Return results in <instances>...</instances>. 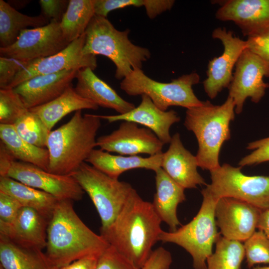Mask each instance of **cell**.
Returning a JSON list of instances; mask_svg holds the SVG:
<instances>
[{
	"label": "cell",
	"instance_id": "cell-39",
	"mask_svg": "<svg viewBox=\"0 0 269 269\" xmlns=\"http://www.w3.org/2000/svg\"><path fill=\"white\" fill-rule=\"evenodd\" d=\"M22 207L16 199L0 191V223L8 224L13 222Z\"/></svg>",
	"mask_w": 269,
	"mask_h": 269
},
{
	"label": "cell",
	"instance_id": "cell-47",
	"mask_svg": "<svg viewBox=\"0 0 269 269\" xmlns=\"http://www.w3.org/2000/svg\"><path fill=\"white\" fill-rule=\"evenodd\" d=\"M253 269H269V266H266V267H258L256 268H254Z\"/></svg>",
	"mask_w": 269,
	"mask_h": 269
},
{
	"label": "cell",
	"instance_id": "cell-42",
	"mask_svg": "<svg viewBox=\"0 0 269 269\" xmlns=\"http://www.w3.org/2000/svg\"><path fill=\"white\" fill-rule=\"evenodd\" d=\"M172 262L170 253L162 247L152 251L141 269H169Z\"/></svg>",
	"mask_w": 269,
	"mask_h": 269
},
{
	"label": "cell",
	"instance_id": "cell-26",
	"mask_svg": "<svg viewBox=\"0 0 269 269\" xmlns=\"http://www.w3.org/2000/svg\"><path fill=\"white\" fill-rule=\"evenodd\" d=\"M0 191L16 199L22 207L36 210L49 221L59 200L47 192L6 176H0Z\"/></svg>",
	"mask_w": 269,
	"mask_h": 269
},
{
	"label": "cell",
	"instance_id": "cell-20",
	"mask_svg": "<svg viewBox=\"0 0 269 269\" xmlns=\"http://www.w3.org/2000/svg\"><path fill=\"white\" fill-rule=\"evenodd\" d=\"M78 70L39 75L13 88L28 109L47 103L61 95L76 78Z\"/></svg>",
	"mask_w": 269,
	"mask_h": 269
},
{
	"label": "cell",
	"instance_id": "cell-44",
	"mask_svg": "<svg viewBox=\"0 0 269 269\" xmlns=\"http://www.w3.org/2000/svg\"><path fill=\"white\" fill-rule=\"evenodd\" d=\"M100 256H89L76 260L67 265L52 269H95Z\"/></svg>",
	"mask_w": 269,
	"mask_h": 269
},
{
	"label": "cell",
	"instance_id": "cell-24",
	"mask_svg": "<svg viewBox=\"0 0 269 269\" xmlns=\"http://www.w3.org/2000/svg\"><path fill=\"white\" fill-rule=\"evenodd\" d=\"M162 153L143 157L114 155L101 149H94L86 162L108 176L118 179L123 173L133 169L144 168L155 171L161 167Z\"/></svg>",
	"mask_w": 269,
	"mask_h": 269
},
{
	"label": "cell",
	"instance_id": "cell-30",
	"mask_svg": "<svg viewBox=\"0 0 269 269\" xmlns=\"http://www.w3.org/2000/svg\"><path fill=\"white\" fill-rule=\"evenodd\" d=\"M95 15L94 0H70L61 22L60 28L69 43L85 32Z\"/></svg>",
	"mask_w": 269,
	"mask_h": 269
},
{
	"label": "cell",
	"instance_id": "cell-35",
	"mask_svg": "<svg viewBox=\"0 0 269 269\" xmlns=\"http://www.w3.org/2000/svg\"><path fill=\"white\" fill-rule=\"evenodd\" d=\"M95 269H139L110 245L100 255Z\"/></svg>",
	"mask_w": 269,
	"mask_h": 269
},
{
	"label": "cell",
	"instance_id": "cell-18",
	"mask_svg": "<svg viewBox=\"0 0 269 269\" xmlns=\"http://www.w3.org/2000/svg\"><path fill=\"white\" fill-rule=\"evenodd\" d=\"M49 221L36 210L22 207L13 222L0 223V235L20 247L42 251L46 246Z\"/></svg>",
	"mask_w": 269,
	"mask_h": 269
},
{
	"label": "cell",
	"instance_id": "cell-23",
	"mask_svg": "<svg viewBox=\"0 0 269 269\" xmlns=\"http://www.w3.org/2000/svg\"><path fill=\"white\" fill-rule=\"evenodd\" d=\"M156 192L151 203L162 222L174 231L181 225L177 215L178 205L185 200L184 188L173 181L161 168L155 171Z\"/></svg>",
	"mask_w": 269,
	"mask_h": 269
},
{
	"label": "cell",
	"instance_id": "cell-7",
	"mask_svg": "<svg viewBox=\"0 0 269 269\" xmlns=\"http://www.w3.org/2000/svg\"><path fill=\"white\" fill-rule=\"evenodd\" d=\"M200 76L196 72L184 74L168 83L156 81L136 69L120 83V88L130 96L146 95L160 110L171 106L189 109L201 105L203 101L195 95L192 86L198 84Z\"/></svg>",
	"mask_w": 269,
	"mask_h": 269
},
{
	"label": "cell",
	"instance_id": "cell-15",
	"mask_svg": "<svg viewBox=\"0 0 269 269\" xmlns=\"http://www.w3.org/2000/svg\"><path fill=\"white\" fill-rule=\"evenodd\" d=\"M212 36L220 40L224 47L222 54L209 61L207 78L203 82L205 92L213 99L224 88L229 87L233 78V68L247 48V42L225 28L215 29Z\"/></svg>",
	"mask_w": 269,
	"mask_h": 269
},
{
	"label": "cell",
	"instance_id": "cell-45",
	"mask_svg": "<svg viewBox=\"0 0 269 269\" xmlns=\"http://www.w3.org/2000/svg\"><path fill=\"white\" fill-rule=\"evenodd\" d=\"M16 160L2 142H0V176H5L12 163Z\"/></svg>",
	"mask_w": 269,
	"mask_h": 269
},
{
	"label": "cell",
	"instance_id": "cell-32",
	"mask_svg": "<svg viewBox=\"0 0 269 269\" xmlns=\"http://www.w3.org/2000/svg\"><path fill=\"white\" fill-rule=\"evenodd\" d=\"M18 135L28 142L41 148H46L49 130L42 120L28 109L13 125Z\"/></svg>",
	"mask_w": 269,
	"mask_h": 269
},
{
	"label": "cell",
	"instance_id": "cell-5",
	"mask_svg": "<svg viewBox=\"0 0 269 269\" xmlns=\"http://www.w3.org/2000/svg\"><path fill=\"white\" fill-rule=\"evenodd\" d=\"M129 29H117L107 18L95 15L85 32L82 50L85 55H101L110 59L116 67L115 77L123 79L134 70L141 69L150 57L146 48L133 44L129 39Z\"/></svg>",
	"mask_w": 269,
	"mask_h": 269
},
{
	"label": "cell",
	"instance_id": "cell-48",
	"mask_svg": "<svg viewBox=\"0 0 269 269\" xmlns=\"http://www.w3.org/2000/svg\"><path fill=\"white\" fill-rule=\"evenodd\" d=\"M0 269H4L0 265Z\"/></svg>",
	"mask_w": 269,
	"mask_h": 269
},
{
	"label": "cell",
	"instance_id": "cell-33",
	"mask_svg": "<svg viewBox=\"0 0 269 269\" xmlns=\"http://www.w3.org/2000/svg\"><path fill=\"white\" fill-rule=\"evenodd\" d=\"M28 110L13 89H0V124L13 125Z\"/></svg>",
	"mask_w": 269,
	"mask_h": 269
},
{
	"label": "cell",
	"instance_id": "cell-4",
	"mask_svg": "<svg viewBox=\"0 0 269 269\" xmlns=\"http://www.w3.org/2000/svg\"><path fill=\"white\" fill-rule=\"evenodd\" d=\"M235 105L230 97L221 105L209 101L187 109L184 125L195 134L198 143L196 155L198 165L204 170L216 169L221 165L219 157L223 143L231 137L229 128L235 118Z\"/></svg>",
	"mask_w": 269,
	"mask_h": 269
},
{
	"label": "cell",
	"instance_id": "cell-19",
	"mask_svg": "<svg viewBox=\"0 0 269 269\" xmlns=\"http://www.w3.org/2000/svg\"><path fill=\"white\" fill-rule=\"evenodd\" d=\"M139 105L130 112L116 115H98L109 123L130 121L142 125L153 132L164 143H170L171 126L180 121L177 113L173 110L162 111L158 108L146 95H142Z\"/></svg>",
	"mask_w": 269,
	"mask_h": 269
},
{
	"label": "cell",
	"instance_id": "cell-34",
	"mask_svg": "<svg viewBox=\"0 0 269 269\" xmlns=\"http://www.w3.org/2000/svg\"><path fill=\"white\" fill-rule=\"evenodd\" d=\"M244 246L249 268L257 264H269V240L263 231H255Z\"/></svg>",
	"mask_w": 269,
	"mask_h": 269
},
{
	"label": "cell",
	"instance_id": "cell-37",
	"mask_svg": "<svg viewBox=\"0 0 269 269\" xmlns=\"http://www.w3.org/2000/svg\"><path fill=\"white\" fill-rule=\"evenodd\" d=\"M247 148L254 151L240 161L241 167L269 161V137L250 142Z\"/></svg>",
	"mask_w": 269,
	"mask_h": 269
},
{
	"label": "cell",
	"instance_id": "cell-3",
	"mask_svg": "<svg viewBox=\"0 0 269 269\" xmlns=\"http://www.w3.org/2000/svg\"><path fill=\"white\" fill-rule=\"evenodd\" d=\"M101 125L98 115H83L79 110L67 123L51 131L46 145L48 171L66 175L76 171L97 146L96 137Z\"/></svg>",
	"mask_w": 269,
	"mask_h": 269
},
{
	"label": "cell",
	"instance_id": "cell-14",
	"mask_svg": "<svg viewBox=\"0 0 269 269\" xmlns=\"http://www.w3.org/2000/svg\"><path fill=\"white\" fill-rule=\"evenodd\" d=\"M164 144L150 130L130 121H122L118 129L99 137L96 142L103 150L126 156L154 155L162 152Z\"/></svg>",
	"mask_w": 269,
	"mask_h": 269
},
{
	"label": "cell",
	"instance_id": "cell-29",
	"mask_svg": "<svg viewBox=\"0 0 269 269\" xmlns=\"http://www.w3.org/2000/svg\"><path fill=\"white\" fill-rule=\"evenodd\" d=\"M0 139L16 160L48 171L47 149L37 147L24 140L18 135L13 125L0 124Z\"/></svg>",
	"mask_w": 269,
	"mask_h": 269
},
{
	"label": "cell",
	"instance_id": "cell-6",
	"mask_svg": "<svg viewBox=\"0 0 269 269\" xmlns=\"http://www.w3.org/2000/svg\"><path fill=\"white\" fill-rule=\"evenodd\" d=\"M203 201L201 207L193 219L174 231H162L158 241L176 244L191 256L194 269H207L206 261L212 254V247L220 235L217 232L215 216L216 203L206 189L201 191Z\"/></svg>",
	"mask_w": 269,
	"mask_h": 269
},
{
	"label": "cell",
	"instance_id": "cell-31",
	"mask_svg": "<svg viewBox=\"0 0 269 269\" xmlns=\"http://www.w3.org/2000/svg\"><path fill=\"white\" fill-rule=\"evenodd\" d=\"M215 244V253L207 259V269H241L245 256L244 245L220 235Z\"/></svg>",
	"mask_w": 269,
	"mask_h": 269
},
{
	"label": "cell",
	"instance_id": "cell-21",
	"mask_svg": "<svg viewBox=\"0 0 269 269\" xmlns=\"http://www.w3.org/2000/svg\"><path fill=\"white\" fill-rule=\"evenodd\" d=\"M167 150L163 152L161 168L176 183L184 189L195 188L198 185H206L197 171L196 156L183 146L180 134L171 137Z\"/></svg>",
	"mask_w": 269,
	"mask_h": 269
},
{
	"label": "cell",
	"instance_id": "cell-10",
	"mask_svg": "<svg viewBox=\"0 0 269 269\" xmlns=\"http://www.w3.org/2000/svg\"><path fill=\"white\" fill-rule=\"evenodd\" d=\"M264 77H269V65L246 48L236 63L235 73L228 87L229 97L233 100L237 114L242 112L248 98L257 103L264 97L266 89L269 87V84L265 82Z\"/></svg>",
	"mask_w": 269,
	"mask_h": 269
},
{
	"label": "cell",
	"instance_id": "cell-9",
	"mask_svg": "<svg viewBox=\"0 0 269 269\" xmlns=\"http://www.w3.org/2000/svg\"><path fill=\"white\" fill-rule=\"evenodd\" d=\"M241 167L225 163L210 171L211 183L205 188L218 199L232 197L262 211L269 209V176L246 175L241 172Z\"/></svg>",
	"mask_w": 269,
	"mask_h": 269
},
{
	"label": "cell",
	"instance_id": "cell-16",
	"mask_svg": "<svg viewBox=\"0 0 269 269\" xmlns=\"http://www.w3.org/2000/svg\"><path fill=\"white\" fill-rule=\"evenodd\" d=\"M262 212L244 201L222 197L215 207L216 224L224 238L245 242L255 232Z\"/></svg>",
	"mask_w": 269,
	"mask_h": 269
},
{
	"label": "cell",
	"instance_id": "cell-12",
	"mask_svg": "<svg viewBox=\"0 0 269 269\" xmlns=\"http://www.w3.org/2000/svg\"><path fill=\"white\" fill-rule=\"evenodd\" d=\"M85 41L84 33L57 54L29 61L6 89H13L30 78L39 75L55 73L65 70H78L87 67L94 70L97 66L96 57L83 53Z\"/></svg>",
	"mask_w": 269,
	"mask_h": 269
},
{
	"label": "cell",
	"instance_id": "cell-13",
	"mask_svg": "<svg viewBox=\"0 0 269 269\" xmlns=\"http://www.w3.org/2000/svg\"><path fill=\"white\" fill-rule=\"evenodd\" d=\"M5 176L47 192L59 200L79 201L84 190L70 175L49 172L30 163L15 160Z\"/></svg>",
	"mask_w": 269,
	"mask_h": 269
},
{
	"label": "cell",
	"instance_id": "cell-17",
	"mask_svg": "<svg viewBox=\"0 0 269 269\" xmlns=\"http://www.w3.org/2000/svg\"><path fill=\"white\" fill-rule=\"evenodd\" d=\"M216 17L234 22L243 34L250 36L269 27V0H227L217 2Z\"/></svg>",
	"mask_w": 269,
	"mask_h": 269
},
{
	"label": "cell",
	"instance_id": "cell-41",
	"mask_svg": "<svg viewBox=\"0 0 269 269\" xmlns=\"http://www.w3.org/2000/svg\"><path fill=\"white\" fill-rule=\"evenodd\" d=\"M42 14L49 21L61 22L69 3L65 0H40Z\"/></svg>",
	"mask_w": 269,
	"mask_h": 269
},
{
	"label": "cell",
	"instance_id": "cell-49",
	"mask_svg": "<svg viewBox=\"0 0 269 269\" xmlns=\"http://www.w3.org/2000/svg\"><path fill=\"white\" fill-rule=\"evenodd\" d=\"M269 31V27L266 30H265L264 31Z\"/></svg>",
	"mask_w": 269,
	"mask_h": 269
},
{
	"label": "cell",
	"instance_id": "cell-36",
	"mask_svg": "<svg viewBox=\"0 0 269 269\" xmlns=\"http://www.w3.org/2000/svg\"><path fill=\"white\" fill-rule=\"evenodd\" d=\"M29 61L7 57H0V87L6 89L16 75Z\"/></svg>",
	"mask_w": 269,
	"mask_h": 269
},
{
	"label": "cell",
	"instance_id": "cell-22",
	"mask_svg": "<svg viewBox=\"0 0 269 269\" xmlns=\"http://www.w3.org/2000/svg\"><path fill=\"white\" fill-rule=\"evenodd\" d=\"M93 71L88 67L77 71L75 78L77 83L74 89L79 95L92 101L98 107L113 109L119 114L127 113L135 107L134 104L119 96Z\"/></svg>",
	"mask_w": 269,
	"mask_h": 269
},
{
	"label": "cell",
	"instance_id": "cell-27",
	"mask_svg": "<svg viewBox=\"0 0 269 269\" xmlns=\"http://www.w3.org/2000/svg\"><path fill=\"white\" fill-rule=\"evenodd\" d=\"M49 22L42 14L28 16L19 12L8 2L0 0V47L11 45L21 31L28 27H41Z\"/></svg>",
	"mask_w": 269,
	"mask_h": 269
},
{
	"label": "cell",
	"instance_id": "cell-46",
	"mask_svg": "<svg viewBox=\"0 0 269 269\" xmlns=\"http://www.w3.org/2000/svg\"><path fill=\"white\" fill-rule=\"evenodd\" d=\"M257 228L263 231L269 240V209L262 212Z\"/></svg>",
	"mask_w": 269,
	"mask_h": 269
},
{
	"label": "cell",
	"instance_id": "cell-40",
	"mask_svg": "<svg viewBox=\"0 0 269 269\" xmlns=\"http://www.w3.org/2000/svg\"><path fill=\"white\" fill-rule=\"evenodd\" d=\"M247 48L269 65V31L248 37Z\"/></svg>",
	"mask_w": 269,
	"mask_h": 269
},
{
	"label": "cell",
	"instance_id": "cell-28",
	"mask_svg": "<svg viewBox=\"0 0 269 269\" xmlns=\"http://www.w3.org/2000/svg\"><path fill=\"white\" fill-rule=\"evenodd\" d=\"M0 265L4 269H52L44 253L20 247L0 235Z\"/></svg>",
	"mask_w": 269,
	"mask_h": 269
},
{
	"label": "cell",
	"instance_id": "cell-43",
	"mask_svg": "<svg viewBox=\"0 0 269 269\" xmlns=\"http://www.w3.org/2000/svg\"><path fill=\"white\" fill-rule=\"evenodd\" d=\"M174 2L173 0H143V6L148 17L153 19L162 12L170 10Z\"/></svg>",
	"mask_w": 269,
	"mask_h": 269
},
{
	"label": "cell",
	"instance_id": "cell-1",
	"mask_svg": "<svg viewBox=\"0 0 269 269\" xmlns=\"http://www.w3.org/2000/svg\"><path fill=\"white\" fill-rule=\"evenodd\" d=\"M160 219L152 203L134 189L113 223L100 235L112 247L141 269L162 232Z\"/></svg>",
	"mask_w": 269,
	"mask_h": 269
},
{
	"label": "cell",
	"instance_id": "cell-2",
	"mask_svg": "<svg viewBox=\"0 0 269 269\" xmlns=\"http://www.w3.org/2000/svg\"><path fill=\"white\" fill-rule=\"evenodd\" d=\"M72 201L59 200L48 223L44 254L52 268L89 256H100L110 246L81 220Z\"/></svg>",
	"mask_w": 269,
	"mask_h": 269
},
{
	"label": "cell",
	"instance_id": "cell-8",
	"mask_svg": "<svg viewBox=\"0 0 269 269\" xmlns=\"http://www.w3.org/2000/svg\"><path fill=\"white\" fill-rule=\"evenodd\" d=\"M70 175L93 203L101 221L100 231L115 220L134 189L130 183L113 178L86 162Z\"/></svg>",
	"mask_w": 269,
	"mask_h": 269
},
{
	"label": "cell",
	"instance_id": "cell-38",
	"mask_svg": "<svg viewBox=\"0 0 269 269\" xmlns=\"http://www.w3.org/2000/svg\"><path fill=\"white\" fill-rule=\"evenodd\" d=\"M143 0H94L95 15L107 17L111 11L128 6H143Z\"/></svg>",
	"mask_w": 269,
	"mask_h": 269
},
{
	"label": "cell",
	"instance_id": "cell-25",
	"mask_svg": "<svg viewBox=\"0 0 269 269\" xmlns=\"http://www.w3.org/2000/svg\"><path fill=\"white\" fill-rule=\"evenodd\" d=\"M98 108L94 103L79 95L70 86L56 99L29 110L36 114L51 131L54 126L68 114L84 109L96 110Z\"/></svg>",
	"mask_w": 269,
	"mask_h": 269
},
{
	"label": "cell",
	"instance_id": "cell-11",
	"mask_svg": "<svg viewBox=\"0 0 269 269\" xmlns=\"http://www.w3.org/2000/svg\"><path fill=\"white\" fill-rule=\"evenodd\" d=\"M70 43L63 35L60 22L51 20L46 25L21 31L13 44L0 47V54L31 61L57 54Z\"/></svg>",
	"mask_w": 269,
	"mask_h": 269
}]
</instances>
